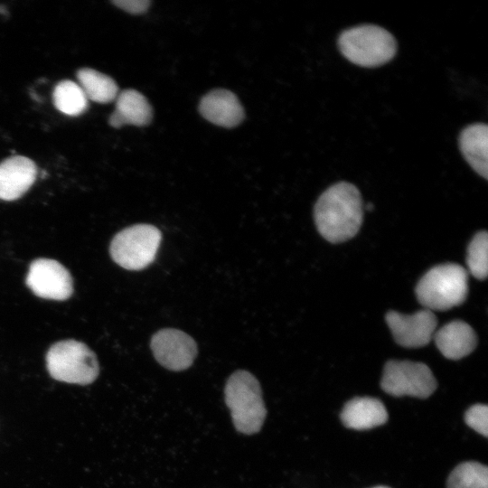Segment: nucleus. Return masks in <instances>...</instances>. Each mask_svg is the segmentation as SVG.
Masks as SVG:
<instances>
[{"label": "nucleus", "instance_id": "1", "mask_svg": "<svg viewBox=\"0 0 488 488\" xmlns=\"http://www.w3.org/2000/svg\"><path fill=\"white\" fill-rule=\"evenodd\" d=\"M314 216L319 233L327 241L341 243L353 238L363 220L360 191L348 182L331 185L318 198Z\"/></svg>", "mask_w": 488, "mask_h": 488}, {"label": "nucleus", "instance_id": "18", "mask_svg": "<svg viewBox=\"0 0 488 488\" xmlns=\"http://www.w3.org/2000/svg\"><path fill=\"white\" fill-rule=\"evenodd\" d=\"M52 100L59 111L71 117L84 113L89 107V99L80 86L70 80H61L55 86Z\"/></svg>", "mask_w": 488, "mask_h": 488}, {"label": "nucleus", "instance_id": "12", "mask_svg": "<svg viewBox=\"0 0 488 488\" xmlns=\"http://www.w3.org/2000/svg\"><path fill=\"white\" fill-rule=\"evenodd\" d=\"M199 110L208 121L222 127H237L244 118L239 100L231 91L214 89L207 93L200 102Z\"/></svg>", "mask_w": 488, "mask_h": 488}, {"label": "nucleus", "instance_id": "16", "mask_svg": "<svg viewBox=\"0 0 488 488\" xmlns=\"http://www.w3.org/2000/svg\"><path fill=\"white\" fill-rule=\"evenodd\" d=\"M459 148L465 161L479 175L488 178V127L475 123L465 127L459 135Z\"/></svg>", "mask_w": 488, "mask_h": 488}, {"label": "nucleus", "instance_id": "23", "mask_svg": "<svg viewBox=\"0 0 488 488\" xmlns=\"http://www.w3.org/2000/svg\"><path fill=\"white\" fill-rule=\"evenodd\" d=\"M373 488H389V487H387V486H376V487H373Z\"/></svg>", "mask_w": 488, "mask_h": 488}, {"label": "nucleus", "instance_id": "20", "mask_svg": "<svg viewBox=\"0 0 488 488\" xmlns=\"http://www.w3.org/2000/svg\"><path fill=\"white\" fill-rule=\"evenodd\" d=\"M488 234L482 230L477 232L467 249L466 263L468 270L475 278L483 280L488 269Z\"/></svg>", "mask_w": 488, "mask_h": 488}, {"label": "nucleus", "instance_id": "3", "mask_svg": "<svg viewBox=\"0 0 488 488\" xmlns=\"http://www.w3.org/2000/svg\"><path fill=\"white\" fill-rule=\"evenodd\" d=\"M468 293V272L455 263L437 265L418 281V302L430 311H446L463 304Z\"/></svg>", "mask_w": 488, "mask_h": 488}, {"label": "nucleus", "instance_id": "14", "mask_svg": "<svg viewBox=\"0 0 488 488\" xmlns=\"http://www.w3.org/2000/svg\"><path fill=\"white\" fill-rule=\"evenodd\" d=\"M115 110L108 118V123L115 128L126 125L143 127L148 125L153 117L152 107L146 98L135 89L118 92Z\"/></svg>", "mask_w": 488, "mask_h": 488}, {"label": "nucleus", "instance_id": "8", "mask_svg": "<svg viewBox=\"0 0 488 488\" xmlns=\"http://www.w3.org/2000/svg\"><path fill=\"white\" fill-rule=\"evenodd\" d=\"M25 283L39 297L63 301L71 296L73 283L70 272L57 260L37 258L29 267Z\"/></svg>", "mask_w": 488, "mask_h": 488}, {"label": "nucleus", "instance_id": "19", "mask_svg": "<svg viewBox=\"0 0 488 488\" xmlns=\"http://www.w3.org/2000/svg\"><path fill=\"white\" fill-rule=\"evenodd\" d=\"M446 488H488V468L474 462L458 465L449 474Z\"/></svg>", "mask_w": 488, "mask_h": 488}, {"label": "nucleus", "instance_id": "10", "mask_svg": "<svg viewBox=\"0 0 488 488\" xmlns=\"http://www.w3.org/2000/svg\"><path fill=\"white\" fill-rule=\"evenodd\" d=\"M385 319L396 343L406 348L427 345L433 339L437 326L435 314L427 309L413 314L389 311Z\"/></svg>", "mask_w": 488, "mask_h": 488}, {"label": "nucleus", "instance_id": "4", "mask_svg": "<svg viewBox=\"0 0 488 488\" xmlns=\"http://www.w3.org/2000/svg\"><path fill=\"white\" fill-rule=\"evenodd\" d=\"M224 393L236 429L247 435L258 432L267 415L258 380L247 371H236L228 379Z\"/></svg>", "mask_w": 488, "mask_h": 488}, {"label": "nucleus", "instance_id": "2", "mask_svg": "<svg viewBox=\"0 0 488 488\" xmlns=\"http://www.w3.org/2000/svg\"><path fill=\"white\" fill-rule=\"evenodd\" d=\"M341 53L352 63L374 68L381 66L396 55L397 42L383 27L361 24L348 28L338 37Z\"/></svg>", "mask_w": 488, "mask_h": 488}, {"label": "nucleus", "instance_id": "7", "mask_svg": "<svg viewBox=\"0 0 488 488\" xmlns=\"http://www.w3.org/2000/svg\"><path fill=\"white\" fill-rule=\"evenodd\" d=\"M380 386L392 396L427 399L434 393L437 384L430 368L425 363L391 360L384 366Z\"/></svg>", "mask_w": 488, "mask_h": 488}, {"label": "nucleus", "instance_id": "21", "mask_svg": "<svg viewBox=\"0 0 488 488\" xmlns=\"http://www.w3.org/2000/svg\"><path fill=\"white\" fill-rule=\"evenodd\" d=\"M465 423L483 436H488V407L475 404L470 407L465 414Z\"/></svg>", "mask_w": 488, "mask_h": 488}, {"label": "nucleus", "instance_id": "5", "mask_svg": "<svg viewBox=\"0 0 488 488\" xmlns=\"http://www.w3.org/2000/svg\"><path fill=\"white\" fill-rule=\"evenodd\" d=\"M46 366L54 380L80 385L93 382L99 372L95 353L75 340L54 343L47 352Z\"/></svg>", "mask_w": 488, "mask_h": 488}, {"label": "nucleus", "instance_id": "9", "mask_svg": "<svg viewBox=\"0 0 488 488\" xmlns=\"http://www.w3.org/2000/svg\"><path fill=\"white\" fill-rule=\"evenodd\" d=\"M150 347L155 360L164 368L180 371L189 368L197 356V344L186 333L174 328L157 331Z\"/></svg>", "mask_w": 488, "mask_h": 488}, {"label": "nucleus", "instance_id": "15", "mask_svg": "<svg viewBox=\"0 0 488 488\" xmlns=\"http://www.w3.org/2000/svg\"><path fill=\"white\" fill-rule=\"evenodd\" d=\"M340 417L346 427L367 430L386 423L388 412L378 399L356 397L345 403Z\"/></svg>", "mask_w": 488, "mask_h": 488}, {"label": "nucleus", "instance_id": "6", "mask_svg": "<svg viewBox=\"0 0 488 488\" xmlns=\"http://www.w3.org/2000/svg\"><path fill=\"white\" fill-rule=\"evenodd\" d=\"M162 239L161 231L150 224H136L115 235L109 252L123 268L141 270L155 258Z\"/></svg>", "mask_w": 488, "mask_h": 488}, {"label": "nucleus", "instance_id": "11", "mask_svg": "<svg viewBox=\"0 0 488 488\" xmlns=\"http://www.w3.org/2000/svg\"><path fill=\"white\" fill-rule=\"evenodd\" d=\"M37 176L35 163L23 155H13L0 163V199L14 201L21 198L34 183Z\"/></svg>", "mask_w": 488, "mask_h": 488}, {"label": "nucleus", "instance_id": "17", "mask_svg": "<svg viewBox=\"0 0 488 488\" xmlns=\"http://www.w3.org/2000/svg\"><path fill=\"white\" fill-rule=\"evenodd\" d=\"M76 76L77 83L89 100L107 104L116 99L118 94L117 84L107 74L91 68H81Z\"/></svg>", "mask_w": 488, "mask_h": 488}, {"label": "nucleus", "instance_id": "13", "mask_svg": "<svg viewBox=\"0 0 488 488\" xmlns=\"http://www.w3.org/2000/svg\"><path fill=\"white\" fill-rule=\"evenodd\" d=\"M433 339L440 352L447 359L459 360L476 347L477 336L465 322L455 320L436 331Z\"/></svg>", "mask_w": 488, "mask_h": 488}, {"label": "nucleus", "instance_id": "22", "mask_svg": "<svg viewBox=\"0 0 488 488\" xmlns=\"http://www.w3.org/2000/svg\"><path fill=\"white\" fill-rule=\"evenodd\" d=\"M113 4L120 9L133 14H140L147 11L148 0H115Z\"/></svg>", "mask_w": 488, "mask_h": 488}]
</instances>
